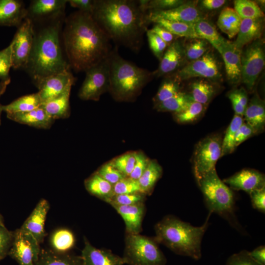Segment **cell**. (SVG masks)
I'll list each match as a JSON object with an SVG mask.
<instances>
[{
  "label": "cell",
  "mask_w": 265,
  "mask_h": 265,
  "mask_svg": "<svg viewBox=\"0 0 265 265\" xmlns=\"http://www.w3.org/2000/svg\"><path fill=\"white\" fill-rule=\"evenodd\" d=\"M63 37L68 63L75 72H85L109 56L110 40L91 13L80 10L65 20Z\"/></svg>",
  "instance_id": "6da1fadb"
},
{
  "label": "cell",
  "mask_w": 265,
  "mask_h": 265,
  "mask_svg": "<svg viewBox=\"0 0 265 265\" xmlns=\"http://www.w3.org/2000/svg\"><path fill=\"white\" fill-rule=\"evenodd\" d=\"M147 13L137 0H94L91 15L116 47L122 46L137 53L149 24Z\"/></svg>",
  "instance_id": "7a4b0ae2"
},
{
  "label": "cell",
  "mask_w": 265,
  "mask_h": 265,
  "mask_svg": "<svg viewBox=\"0 0 265 265\" xmlns=\"http://www.w3.org/2000/svg\"><path fill=\"white\" fill-rule=\"evenodd\" d=\"M59 18L38 32H35L32 50L26 68L34 83L50 76L70 70L60 47L59 33L62 21Z\"/></svg>",
  "instance_id": "3957f363"
},
{
  "label": "cell",
  "mask_w": 265,
  "mask_h": 265,
  "mask_svg": "<svg viewBox=\"0 0 265 265\" xmlns=\"http://www.w3.org/2000/svg\"><path fill=\"white\" fill-rule=\"evenodd\" d=\"M209 212L205 222L195 227L173 215H167L158 222L155 239L178 255L195 260L201 257V242L209 226Z\"/></svg>",
  "instance_id": "277c9868"
},
{
  "label": "cell",
  "mask_w": 265,
  "mask_h": 265,
  "mask_svg": "<svg viewBox=\"0 0 265 265\" xmlns=\"http://www.w3.org/2000/svg\"><path fill=\"white\" fill-rule=\"evenodd\" d=\"M108 59V90L118 100H132L154 77L153 72L140 68L122 58L118 53L117 47L112 48Z\"/></svg>",
  "instance_id": "5b68a950"
},
{
  "label": "cell",
  "mask_w": 265,
  "mask_h": 265,
  "mask_svg": "<svg viewBox=\"0 0 265 265\" xmlns=\"http://www.w3.org/2000/svg\"><path fill=\"white\" fill-rule=\"evenodd\" d=\"M210 212L218 214L231 226L244 233L235 214V197L231 189L218 177L216 169L197 181Z\"/></svg>",
  "instance_id": "8992f818"
},
{
  "label": "cell",
  "mask_w": 265,
  "mask_h": 265,
  "mask_svg": "<svg viewBox=\"0 0 265 265\" xmlns=\"http://www.w3.org/2000/svg\"><path fill=\"white\" fill-rule=\"evenodd\" d=\"M122 257L129 265H165L166 259L154 238L127 234Z\"/></svg>",
  "instance_id": "52a82bcc"
},
{
  "label": "cell",
  "mask_w": 265,
  "mask_h": 265,
  "mask_svg": "<svg viewBox=\"0 0 265 265\" xmlns=\"http://www.w3.org/2000/svg\"><path fill=\"white\" fill-rule=\"evenodd\" d=\"M222 137L212 134L200 140L196 145L192 161L196 181L215 168V164L221 157Z\"/></svg>",
  "instance_id": "ba28073f"
},
{
  "label": "cell",
  "mask_w": 265,
  "mask_h": 265,
  "mask_svg": "<svg viewBox=\"0 0 265 265\" xmlns=\"http://www.w3.org/2000/svg\"><path fill=\"white\" fill-rule=\"evenodd\" d=\"M241 82L251 91L265 64L264 45L258 39L248 45L241 52Z\"/></svg>",
  "instance_id": "9c48e42d"
},
{
  "label": "cell",
  "mask_w": 265,
  "mask_h": 265,
  "mask_svg": "<svg viewBox=\"0 0 265 265\" xmlns=\"http://www.w3.org/2000/svg\"><path fill=\"white\" fill-rule=\"evenodd\" d=\"M85 78L78 96L85 101H98L104 93L109 90V62L108 56L86 71Z\"/></svg>",
  "instance_id": "30bf717a"
},
{
  "label": "cell",
  "mask_w": 265,
  "mask_h": 265,
  "mask_svg": "<svg viewBox=\"0 0 265 265\" xmlns=\"http://www.w3.org/2000/svg\"><path fill=\"white\" fill-rule=\"evenodd\" d=\"M35 31L31 18L26 17L18 27L10 43L12 49V68H26L34 41Z\"/></svg>",
  "instance_id": "8fae6325"
},
{
  "label": "cell",
  "mask_w": 265,
  "mask_h": 265,
  "mask_svg": "<svg viewBox=\"0 0 265 265\" xmlns=\"http://www.w3.org/2000/svg\"><path fill=\"white\" fill-rule=\"evenodd\" d=\"M41 249L38 241L30 234L20 228L13 232L8 255L19 265H35Z\"/></svg>",
  "instance_id": "7c38bea8"
},
{
  "label": "cell",
  "mask_w": 265,
  "mask_h": 265,
  "mask_svg": "<svg viewBox=\"0 0 265 265\" xmlns=\"http://www.w3.org/2000/svg\"><path fill=\"white\" fill-rule=\"evenodd\" d=\"M173 76L180 81L196 77L217 80L221 77L218 62L208 52L200 58L190 61Z\"/></svg>",
  "instance_id": "4fadbf2b"
},
{
  "label": "cell",
  "mask_w": 265,
  "mask_h": 265,
  "mask_svg": "<svg viewBox=\"0 0 265 265\" xmlns=\"http://www.w3.org/2000/svg\"><path fill=\"white\" fill-rule=\"evenodd\" d=\"M75 81L73 75L68 70L44 78L34 84L43 103L60 95L72 86Z\"/></svg>",
  "instance_id": "5bb4252c"
},
{
  "label": "cell",
  "mask_w": 265,
  "mask_h": 265,
  "mask_svg": "<svg viewBox=\"0 0 265 265\" xmlns=\"http://www.w3.org/2000/svg\"><path fill=\"white\" fill-rule=\"evenodd\" d=\"M156 18H162L170 21L194 24L203 18L193 1H186L179 6L167 10L148 11L147 19L150 21Z\"/></svg>",
  "instance_id": "9a60e30c"
},
{
  "label": "cell",
  "mask_w": 265,
  "mask_h": 265,
  "mask_svg": "<svg viewBox=\"0 0 265 265\" xmlns=\"http://www.w3.org/2000/svg\"><path fill=\"white\" fill-rule=\"evenodd\" d=\"M222 181L231 189L243 190L248 194L265 187L264 174L253 169H243Z\"/></svg>",
  "instance_id": "2e32d148"
},
{
  "label": "cell",
  "mask_w": 265,
  "mask_h": 265,
  "mask_svg": "<svg viewBox=\"0 0 265 265\" xmlns=\"http://www.w3.org/2000/svg\"><path fill=\"white\" fill-rule=\"evenodd\" d=\"M50 210V204L41 199L26 218L21 228L30 234L40 244L46 236L45 221Z\"/></svg>",
  "instance_id": "e0dca14e"
},
{
  "label": "cell",
  "mask_w": 265,
  "mask_h": 265,
  "mask_svg": "<svg viewBox=\"0 0 265 265\" xmlns=\"http://www.w3.org/2000/svg\"><path fill=\"white\" fill-rule=\"evenodd\" d=\"M184 46L176 39L169 45L164 53L158 68L153 72L154 77L168 75L176 71L185 58Z\"/></svg>",
  "instance_id": "ac0fdd59"
},
{
  "label": "cell",
  "mask_w": 265,
  "mask_h": 265,
  "mask_svg": "<svg viewBox=\"0 0 265 265\" xmlns=\"http://www.w3.org/2000/svg\"><path fill=\"white\" fill-rule=\"evenodd\" d=\"M241 52L233 42L228 40L222 45L219 51L224 62L227 79L233 84L241 82Z\"/></svg>",
  "instance_id": "d6986e66"
},
{
  "label": "cell",
  "mask_w": 265,
  "mask_h": 265,
  "mask_svg": "<svg viewBox=\"0 0 265 265\" xmlns=\"http://www.w3.org/2000/svg\"><path fill=\"white\" fill-rule=\"evenodd\" d=\"M81 257L83 265H123L122 257L109 250L100 249L93 246L85 239Z\"/></svg>",
  "instance_id": "ffe728a7"
},
{
  "label": "cell",
  "mask_w": 265,
  "mask_h": 265,
  "mask_svg": "<svg viewBox=\"0 0 265 265\" xmlns=\"http://www.w3.org/2000/svg\"><path fill=\"white\" fill-rule=\"evenodd\" d=\"M27 15L22 1L0 0V26L18 27Z\"/></svg>",
  "instance_id": "44dd1931"
},
{
  "label": "cell",
  "mask_w": 265,
  "mask_h": 265,
  "mask_svg": "<svg viewBox=\"0 0 265 265\" xmlns=\"http://www.w3.org/2000/svg\"><path fill=\"white\" fill-rule=\"evenodd\" d=\"M123 219L127 234H139L144 213V203L132 205H111Z\"/></svg>",
  "instance_id": "7402d4cb"
},
{
  "label": "cell",
  "mask_w": 265,
  "mask_h": 265,
  "mask_svg": "<svg viewBox=\"0 0 265 265\" xmlns=\"http://www.w3.org/2000/svg\"><path fill=\"white\" fill-rule=\"evenodd\" d=\"M244 121L249 124L256 134L263 132L265 126V104L258 94L248 102L244 112Z\"/></svg>",
  "instance_id": "603a6c76"
},
{
  "label": "cell",
  "mask_w": 265,
  "mask_h": 265,
  "mask_svg": "<svg viewBox=\"0 0 265 265\" xmlns=\"http://www.w3.org/2000/svg\"><path fill=\"white\" fill-rule=\"evenodd\" d=\"M263 30V18L242 19L233 44L240 51L246 45L259 39Z\"/></svg>",
  "instance_id": "cb8c5ba5"
},
{
  "label": "cell",
  "mask_w": 265,
  "mask_h": 265,
  "mask_svg": "<svg viewBox=\"0 0 265 265\" xmlns=\"http://www.w3.org/2000/svg\"><path fill=\"white\" fill-rule=\"evenodd\" d=\"M66 0H35L29 6L28 15L34 18L60 17L63 14Z\"/></svg>",
  "instance_id": "d4e9b609"
},
{
  "label": "cell",
  "mask_w": 265,
  "mask_h": 265,
  "mask_svg": "<svg viewBox=\"0 0 265 265\" xmlns=\"http://www.w3.org/2000/svg\"><path fill=\"white\" fill-rule=\"evenodd\" d=\"M7 117L17 123L38 129H50L54 121L41 107L25 112L7 114Z\"/></svg>",
  "instance_id": "484cf974"
},
{
  "label": "cell",
  "mask_w": 265,
  "mask_h": 265,
  "mask_svg": "<svg viewBox=\"0 0 265 265\" xmlns=\"http://www.w3.org/2000/svg\"><path fill=\"white\" fill-rule=\"evenodd\" d=\"M35 265H83L81 256L59 252L52 249H41Z\"/></svg>",
  "instance_id": "4316f807"
},
{
  "label": "cell",
  "mask_w": 265,
  "mask_h": 265,
  "mask_svg": "<svg viewBox=\"0 0 265 265\" xmlns=\"http://www.w3.org/2000/svg\"><path fill=\"white\" fill-rule=\"evenodd\" d=\"M72 86L54 98L44 102L40 106L53 119H64L70 113L69 98Z\"/></svg>",
  "instance_id": "83f0119b"
},
{
  "label": "cell",
  "mask_w": 265,
  "mask_h": 265,
  "mask_svg": "<svg viewBox=\"0 0 265 265\" xmlns=\"http://www.w3.org/2000/svg\"><path fill=\"white\" fill-rule=\"evenodd\" d=\"M190 89L188 94L193 101L208 106L217 93L218 88L212 82L201 79L193 81Z\"/></svg>",
  "instance_id": "f1b7e54d"
},
{
  "label": "cell",
  "mask_w": 265,
  "mask_h": 265,
  "mask_svg": "<svg viewBox=\"0 0 265 265\" xmlns=\"http://www.w3.org/2000/svg\"><path fill=\"white\" fill-rule=\"evenodd\" d=\"M241 21L242 19L234 8L225 7L220 12L217 25L221 31L232 39L237 35Z\"/></svg>",
  "instance_id": "f546056e"
},
{
  "label": "cell",
  "mask_w": 265,
  "mask_h": 265,
  "mask_svg": "<svg viewBox=\"0 0 265 265\" xmlns=\"http://www.w3.org/2000/svg\"><path fill=\"white\" fill-rule=\"evenodd\" d=\"M193 27L198 38L210 43L218 52L227 41L219 33L214 26L204 18L194 23Z\"/></svg>",
  "instance_id": "4dcf8cb0"
},
{
  "label": "cell",
  "mask_w": 265,
  "mask_h": 265,
  "mask_svg": "<svg viewBox=\"0 0 265 265\" xmlns=\"http://www.w3.org/2000/svg\"><path fill=\"white\" fill-rule=\"evenodd\" d=\"M84 186L89 193L107 203L114 195L113 185L96 172L85 180Z\"/></svg>",
  "instance_id": "1f68e13d"
},
{
  "label": "cell",
  "mask_w": 265,
  "mask_h": 265,
  "mask_svg": "<svg viewBox=\"0 0 265 265\" xmlns=\"http://www.w3.org/2000/svg\"><path fill=\"white\" fill-rule=\"evenodd\" d=\"M43 101L38 92L22 96L11 103L2 106L7 114L25 112L40 107Z\"/></svg>",
  "instance_id": "d6a6232c"
},
{
  "label": "cell",
  "mask_w": 265,
  "mask_h": 265,
  "mask_svg": "<svg viewBox=\"0 0 265 265\" xmlns=\"http://www.w3.org/2000/svg\"><path fill=\"white\" fill-rule=\"evenodd\" d=\"M162 169L156 160H150L146 169L137 180L141 192L148 194L152 192L157 181L161 177Z\"/></svg>",
  "instance_id": "836d02e7"
},
{
  "label": "cell",
  "mask_w": 265,
  "mask_h": 265,
  "mask_svg": "<svg viewBox=\"0 0 265 265\" xmlns=\"http://www.w3.org/2000/svg\"><path fill=\"white\" fill-rule=\"evenodd\" d=\"M150 22L162 26L177 37L189 39L198 38L195 32L193 24L170 21L162 18L154 19Z\"/></svg>",
  "instance_id": "e575fe53"
},
{
  "label": "cell",
  "mask_w": 265,
  "mask_h": 265,
  "mask_svg": "<svg viewBox=\"0 0 265 265\" xmlns=\"http://www.w3.org/2000/svg\"><path fill=\"white\" fill-rule=\"evenodd\" d=\"M193 101L188 93L181 91L171 98L155 105L161 112H171L173 114L181 112Z\"/></svg>",
  "instance_id": "d590c367"
},
{
  "label": "cell",
  "mask_w": 265,
  "mask_h": 265,
  "mask_svg": "<svg viewBox=\"0 0 265 265\" xmlns=\"http://www.w3.org/2000/svg\"><path fill=\"white\" fill-rule=\"evenodd\" d=\"M75 237L68 229L61 228L55 230L50 238L52 249L59 252H67L74 245Z\"/></svg>",
  "instance_id": "8d00e7d4"
},
{
  "label": "cell",
  "mask_w": 265,
  "mask_h": 265,
  "mask_svg": "<svg viewBox=\"0 0 265 265\" xmlns=\"http://www.w3.org/2000/svg\"><path fill=\"white\" fill-rule=\"evenodd\" d=\"M243 122L242 116L237 114L234 115L222 140L221 157L231 154L236 149V133Z\"/></svg>",
  "instance_id": "74e56055"
},
{
  "label": "cell",
  "mask_w": 265,
  "mask_h": 265,
  "mask_svg": "<svg viewBox=\"0 0 265 265\" xmlns=\"http://www.w3.org/2000/svg\"><path fill=\"white\" fill-rule=\"evenodd\" d=\"M207 106L192 101L180 112L173 114L175 119L180 124L196 122L204 114Z\"/></svg>",
  "instance_id": "f35d334b"
},
{
  "label": "cell",
  "mask_w": 265,
  "mask_h": 265,
  "mask_svg": "<svg viewBox=\"0 0 265 265\" xmlns=\"http://www.w3.org/2000/svg\"><path fill=\"white\" fill-rule=\"evenodd\" d=\"M181 82L174 76L163 80L154 98L155 105L171 98L181 92Z\"/></svg>",
  "instance_id": "ab89813d"
},
{
  "label": "cell",
  "mask_w": 265,
  "mask_h": 265,
  "mask_svg": "<svg viewBox=\"0 0 265 265\" xmlns=\"http://www.w3.org/2000/svg\"><path fill=\"white\" fill-rule=\"evenodd\" d=\"M234 9L242 19L263 18L264 13L257 2L250 0H236Z\"/></svg>",
  "instance_id": "60d3db41"
},
{
  "label": "cell",
  "mask_w": 265,
  "mask_h": 265,
  "mask_svg": "<svg viewBox=\"0 0 265 265\" xmlns=\"http://www.w3.org/2000/svg\"><path fill=\"white\" fill-rule=\"evenodd\" d=\"M227 97L231 102L235 114L243 117L248 103L246 90L243 87L234 89L228 93Z\"/></svg>",
  "instance_id": "b9f144b4"
},
{
  "label": "cell",
  "mask_w": 265,
  "mask_h": 265,
  "mask_svg": "<svg viewBox=\"0 0 265 265\" xmlns=\"http://www.w3.org/2000/svg\"><path fill=\"white\" fill-rule=\"evenodd\" d=\"M191 39L184 47V50L185 56L192 61L200 58L208 52V42L200 38Z\"/></svg>",
  "instance_id": "7bdbcfd3"
},
{
  "label": "cell",
  "mask_w": 265,
  "mask_h": 265,
  "mask_svg": "<svg viewBox=\"0 0 265 265\" xmlns=\"http://www.w3.org/2000/svg\"><path fill=\"white\" fill-rule=\"evenodd\" d=\"M12 68V49L10 43L0 51V81L10 82L9 71Z\"/></svg>",
  "instance_id": "ee69618b"
},
{
  "label": "cell",
  "mask_w": 265,
  "mask_h": 265,
  "mask_svg": "<svg viewBox=\"0 0 265 265\" xmlns=\"http://www.w3.org/2000/svg\"><path fill=\"white\" fill-rule=\"evenodd\" d=\"M135 161L134 152H130L120 156L110 162L125 177H128L133 170Z\"/></svg>",
  "instance_id": "f6af8a7d"
},
{
  "label": "cell",
  "mask_w": 265,
  "mask_h": 265,
  "mask_svg": "<svg viewBox=\"0 0 265 265\" xmlns=\"http://www.w3.org/2000/svg\"><path fill=\"white\" fill-rule=\"evenodd\" d=\"M113 191L114 195L141 192L138 181L129 177H125L114 184Z\"/></svg>",
  "instance_id": "bcb514c9"
},
{
  "label": "cell",
  "mask_w": 265,
  "mask_h": 265,
  "mask_svg": "<svg viewBox=\"0 0 265 265\" xmlns=\"http://www.w3.org/2000/svg\"><path fill=\"white\" fill-rule=\"evenodd\" d=\"M145 194L141 192L114 195L108 202L111 205H132L143 203Z\"/></svg>",
  "instance_id": "7dc6e473"
},
{
  "label": "cell",
  "mask_w": 265,
  "mask_h": 265,
  "mask_svg": "<svg viewBox=\"0 0 265 265\" xmlns=\"http://www.w3.org/2000/svg\"><path fill=\"white\" fill-rule=\"evenodd\" d=\"M146 33L151 51L160 60L168 46L151 29H147Z\"/></svg>",
  "instance_id": "c3c4849f"
},
{
  "label": "cell",
  "mask_w": 265,
  "mask_h": 265,
  "mask_svg": "<svg viewBox=\"0 0 265 265\" xmlns=\"http://www.w3.org/2000/svg\"><path fill=\"white\" fill-rule=\"evenodd\" d=\"M96 172L112 185L125 178L110 161L103 165Z\"/></svg>",
  "instance_id": "681fc988"
},
{
  "label": "cell",
  "mask_w": 265,
  "mask_h": 265,
  "mask_svg": "<svg viewBox=\"0 0 265 265\" xmlns=\"http://www.w3.org/2000/svg\"><path fill=\"white\" fill-rule=\"evenodd\" d=\"M13 237V232L8 231L5 225L0 224V261L8 255Z\"/></svg>",
  "instance_id": "f907efd6"
},
{
  "label": "cell",
  "mask_w": 265,
  "mask_h": 265,
  "mask_svg": "<svg viewBox=\"0 0 265 265\" xmlns=\"http://www.w3.org/2000/svg\"><path fill=\"white\" fill-rule=\"evenodd\" d=\"M185 2L183 0H149L147 9L148 11L167 10L177 7Z\"/></svg>",
  "instance_id": "816d5d0a"
},
{
  "label": "cell",
  "mask_w": 265,
  "mask_h": 265,
  "mask_svg": "<svg viewBox=\"0 0 265 265\" xmlns=\"http://www.w3.org/2000/svg\"><path fill=\"white\" fill-rule=\"evenodd\" d=\"M134 165L128 177L137 181L146 169L150 160L141 152H134Z\"/></svg>",
  "instance_id": "f5cc1de1"
},
{
  "label": "cell",
  "mask_w": 265,
  "mask_h": 265,
  "mask_svg": "<svg viewBox=\"0 0 265 265\" xmlns=\"http://www.w3.org/2000/svg\"><path fill=\"white\" fill-rule=\"evenodd\" d=\"M226 265H263L254 260L249 252L242 250L231 255L227 260Z\"/></svg>",
  "instance_id": "db71d44e"
},
{
  "label": "cell",
  "mask_w": 265,
  "mask_h": 265,
  "mask_svg": "<svg viewBox=\"0 0 265 265\" xmlns=\"http://www.w3.org/2000/svg\"><path fill=\"white\" fill-rule=\"evenodd\" d=\"M253 207L265 213V187L252 191L249 194Z\"/></svg>",
  "instance_id": "11a10c76"
},
{
  "label": "cell",
  "mask_w": 265,
  "mask_h": 265,
  "mask_svg": "<svg viewBox=\"0 0 265 265\" xmlns=\"http://www.w3.org/2000/svg\"><path fill=\"white\" fill-rule=\"evenodd\" d=\"M255 134H256L254 129L244 121L239 127L236 133L235 138L236 147Z\"/></svg>",
  "instance_id": "9f6ffc18"
},
{
  "label": "cell",
  "mask_w": 265,
  "mask_h": 265,
  "mask_svg": "<svg viewBox=\"0 0 265 265\" xmlns=\"http://www.w3.org/2000/svg\"><path fill=\"white\" fill-rule=\"evenodd\" d=\"M150 29L158 35L168 46L177 39V36L158 24H155L154 26Z\"/></svg>",
  "instance_id": "6f0895ef"
},
{
  "label": "cell",
  "mask_w": 265,
  "mask_h": 265,
  "mask_svg": "<svg viewBox=\"0 0 265 265\" xmlns=\"http://www.w3.org/2000/svg\"><path fill=\"white\" fill-rule=\"evenodd\" d=\"M72 7L77 8L79 10L92 13L94 5V0H67Z\"/></svg>",
  "instance_id": "680465c9"
},
{
  "label": "cell",
  "mask_w": 265,
  "mask_h": 265,
  "mask_svg": "<svg viewBox=\"0 0 265 265\" xmlns=\"http://www.w3.org/2000/svg\"><path fill=\"white\" fill-rule=\"evenodd\" d=\"M226 2L225 0H203L201 6L208 10H213L221 7Z\"/></svg>",
  "instance_id": "91938a15"
},
{
  "label": "cell",
  "mask_w": 265,
  "mask_h": 265,
  "mask_svg": "<svg viewBox=\"0 0 265 265\" xmlns=\"http://www.w3.org/2000/svg\"><path fill=\"white\" fill-rule=\"evenodd\" d=\"M251 257L258 263L265 265V247L264 245L258 246L251 252H249Z\"/></svg>",
  "instance_id": "94428289"
},
{
  "label": "cell",
  "mask_w": 265,
  "mask_h": 265,
  "mask_svg": "<svg viewBox=\"0 0 265 265\" xmlns=\"http://www.w3.org/2000/svg\"><path fill=\"white\" fill-rule=\"evenodd\" d=\"M9 83H10L8 82H4V81H0V97L5 92L6 88L7 87V86ZM2 111V106L0 104V125L1 124L0 116H1V113Z\"/></svg>",
  "instance_id": "6125c7cd"
},
{
  "label": "cell",
  "mask_w": 265,
  "mask_h": 265,
  "mask_svg": "<svg viewBox=\"0 0 265 265\" xmlns=\"http://www.w3.org/2000/svg\"><path fill=\"white\" fill-rule=\"evenodd\" d=\"M0 224H1L2 225H4V224L3 223V218H2V217L1 215L0 214Z\"/></svg>",
  "instance_id": "be15d7a7"
}]
</instances>
